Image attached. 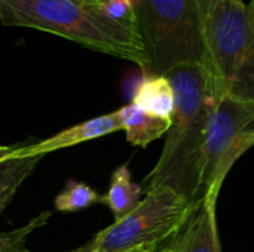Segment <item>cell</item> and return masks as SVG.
Here are the masks:
<instances>
[{
	"mask_svg": "<svg viewBox=\"0 0 254 252\" xmlns=\"http://www.w3.org/2000/svg\"><path fill=\"white\" fill-rule=\"evenodd\" d=\"M164 76L174 88L176 108L164 149L155 168L144 178L143 192L167 186L199 205L201 160L222 94L202 62L176 65Z\"/></svg>",
	"mask_w": 254,
	"mask_h": 252,
	"instance_id": "1",
	"label": "cell"
},
{
	"mask_svg": "<svg viewBox=\"0 0 254 252\" xmlns=\"http://www.w3.org/2000/svg\"><path fill=\"white\" fill-rule=\"evenodd\" d=\"M0 22L65 37L95 52L147 70L149 61L137 28L115 22L103 4L89 0H0Z\"/></svg>",
	"mask_w": 254,
	"mask_h": 252,
	"instance_id": "2",
	"label": "cell"
},
{
	"mask_svg": "<svg viewBox=\"0 0 254 252\" xmlns=\"http://www.w3.org/2000/svg\"><path fill=\"white\" fill-rule=\"evenodd\" d=\"M202 37L204 65L222 97L254 101V0H219Z\"/></svg>",
	"mask_w": 254,
	"mask_h": 252,
	"instance_id": "3",
	"label": "cell"
},
{
	"mask_svg": "<svg viewBox=\"0 0 254 252\" xmlns=\"http://www.w3.org/2000/svg\"><path fill=\"white\" fill-rule=\"evenodd\" d=\"M137 27L149 61L143 74L164 76L180 64H204L196 0H138Z\"/></svg>",
	"mask_w": 254,
	"mask_h": 252,
	"instance_id": "4",
	"label": "cell"
},
{
	"mask_svg": "<svg viewBox=\"0 0 254 252\" xmlns=\"http://www.w3.org/2000/svg\"><path fill=\"white\" fill-rule=\"evenodd\" d=\"M198 205L179 192L159 186L146 192L138 206L95 235V252H134L177 236Z\"/></svg>",
	"mask_w": 254,
	"mask_h": 252,
	"instance_id": "5",
	"label": "cell"
},
{
	"mask_svg": "<svg viewBox=\"0 0 254 252\" xmlns=\"http://www.w3.org/2000/svg\"><path fill=\"white\" fill-rule=\"evenodd\" d=\"M254 147V101L222 97L210 123L199 178V202L219 199L237 160Z\"/></svg>",
	"mask_w": 254,
	"mask_h": 252,
	"instance_id": "6",
	"label": "cell"
},
{
	"mask_svg": "<svg viewBox=\"0 0 254 252\" xmlns=\"http://www.w3.org/2000/svg\"><path fill=\"white\" fill-rule=\"evenodd\" d=\"M122 131V125L119 120L118 111H112L103 116L92 117L89 120H85L82 123H77L74 126H70L67 129H63L61 132L25 146L12 147L9 151L0 153V160H9V159H42L43 156L54 153L57 150L74 147L77 144L97 140L106 135H110L113 132Z\"/></svg>",
	"mask_w": 254,
	"mask_h": 252,
	"instance_id": "7",
	"label": "cell"
},
{
	"mask_svg": "<svg viewBox=\"0 0 254 252\" xmlns=\"http://www.w3.org/2000/svg\"><path fill=\"white\" fill-rule=\"evenodd\" d=\"M217 201L205 198L171 245L173 252H222L217 227Z\"/></svg>",
	"mask_w": 254,
	"mask_h": 252,
	"instance_id": "8",
	"label": "cell"
},
{
	"mask_svg": "<svg viewBox=\"0 0 254 252\" xmlns=\"http://www.w3.org/2000/svg\"><path fill=\"white\" fill-rule=\"evenodd\" d=\"M131 104L153 117L171 120L176 108L174 88L167 76L143 74L132 94Z\"/></svg>",
	"mask_w": 254,
	"mask_h": 252,
	"instance_id": "9",
	"label": "cell"
},
{
	"mask_svg": "<svg viewBox=\"0 0 254 252\" xmlns=\"http://www.w3.org/2000/svg\"><path fill=\"white\" fill-rule=\"evenodd\" d=\"M116 111L119 114V120L122 125V131L125 132L127 141L135 147H147L150 143L167 135L171 126V120L153 117L141 111L131 102Z\"/></svg>",
	"mask_w": 254,
	"mask_h": 252,
	"instance_id": "10",
	"label": "cell"
},
{
	"mask_svg": "<svg viewBox=\"0 0 254 252\" xmlns=\"http://www.w3.org/2000/svg\"><path fill=\"white\" fill-rule=\"evenodd\" d=\"M141 195L143 187L132 181L128 165H121L112 174L109 190L103 196L101 203L107 205L115 217V221H119L138 206L141 202Z\"/></svg>",
	"mask_w": 254,
	"mask_h": 252,
	"instance_id": "11",
	"label": "cell"
},
{
	"mask_svg": "<svg viewBox=\"0 0 254 252\" xmlns=\"http://www.w3.org/2000/svg\"><path fill=\"white\" fill-rule=\"evenodd\" d=\"M39 162L40 159L0 160V214L10 203L22 183L34 172Z\"/></svg>",
	"mask_w": 254,
	"mask_h": 252,
	"instance_id": "12",
	"label": "cell"
},
{
	"mask_svg": "<svg viewBox=\"0 0 254 252\" xmlns=\"http://www.w3.org/2000/svg\"><path fill=\"white\" fill-rule=\"evenodd\" d=\"M101 199L103 196L91 186L76 180H68L64 190L55 198L54 206L60 212H76L101 203Z\"/></svg>",
	"mask_w": 254,
	"mask_h": 252,
	"instance_id": "13",
	"label": "cell"
},
{
	"mask_svg": "<svg viewBox=\"0 0 254 252\" xmlns=\"http://www.w3.org/2000/svg\"><path fill=\"white\" fill-rule=\"evenodd\" d=\"M51 215V211H43L19 229H15L12 232H0V252H28V236L34 233V230L46 226Z\"/></svg>",
	"mask_w": 254,
	"mask_h": 252,
	"instance_id": "14",
	"label": "cell"
},
{
	"mask_svg": "<svg viewBox=\"0 0 254 252\" xmlns=\"http://www.w3.org/2000/svg\"><path fill=\"white\" fill-rule=\"evenodd\" d=\"M137 4L138 0H109L103 4V9L115 22L138 30Z\"/></svg>",
	"mask_w": 254,
	"mask_h": 252,
	"instance_id": "15",
	"label": "cell"
},
{
	"mask_svg": "<svg viewBox=\"0 0 254 252\" xmlns=\"http://www.w3.org/2000/svg\"><path fill=\"white\" fill-rule=\"evenodd\" d=\"M198 1V9H199V16H201V22L205 21V18L208 16V13L213 10V7L216 6V3L219 0H196Z\"/></svg>",
	"mask_w": 254,
	"mask_h": 252,
	"instance_id": "16",
	"label": "cell"
},
{
	"mask_svg": "<svg viewBox=\"0 0 254 252\" xmlns=\"http://www.w3.org/2000/svg\"><path fill=\"white\" fill-rule=\"evenodd\" d=\"M68 252H95V241H94V238H92V239H91L89 242H86L85 245H82V247H79V248H76V250Z\"/></svg>",
	"mask_w": 254,
	"mask_h": 252,
	"instance_id": "17",
	"label": "cell"
},
{
	"mask_svg": "<svg viewBox=\"0 0 254 252\" xmlns=\"http://www.w3.org/2000/svg\"><path fill=\"white\" fill-rule=\"evenodd\" d=\"M134 252H171V247H168L167 250H159V248H141Z\"/></svg>",
	"mask_w": 254,
	"mask_h": 252,
	"instance_id": "18",
	"label": "cell"
},
{
	"mask_svg": "<svg viewBox=\"0 0 254 252\" xmlns=\"http://www.w3.org/2000/svg\"><path fill=\"white\" fill-rule=\"evenodd\" d=\"M13 146H0V151H7V150H10Z\"/></svg>",
	"mask_w": 254,
	"mask_h": 252,
	"instance_id": "19",
	"label": "cell"
},
{
	"mask_svg": "<svg viewBox=\"0 0 254 252\" xmlns=\"http://www.w3.org/2000/svg\"><path fill=\"white\" fill-rule=\"evenodd\" d=\"M89 1H95V3H100V4H104V3H107L109 0H89Z\"/></svg>",
	"mask_w": 254,
	"mask_h": 252,
	"instance_id": "20",
	"label": "cell"
},
{
	"mask_svg": "<svg viewBox=\"0 0 254 252\" xmlns=\"http://www.w3.org/2000/svg\"><path fill=\"white\" fill-rule=\"evenodd\" d=\"M171 252H173V250H171Z\"/></svg>",
	"mask_w": 254,
	"mask_h": 252,
	"instance_id": "21",
	"label": "cell"
}]
</instances>
